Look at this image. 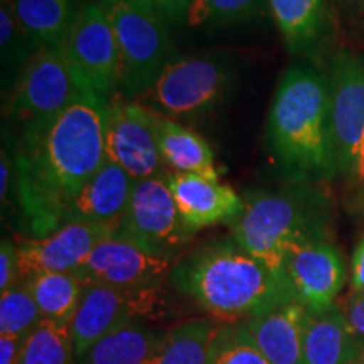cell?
I'll return each mask as SVG.
<instances>
[{"label":"cell","mask_w":364,"mask_h":364,"mask_svg":"<svg viewBox=\"0 0 364 364\" xmlns=\"http://www.w3.org/2000/svg\"><path fill=\"white\" fill-rule=\"evenodd\" d=\"M209 364H270L241 322L220 324L213 341Z\"/></svg>","instance_id":"obj_30"},{"label":"cell","mask_w":364,"mask_h":364,"mask_svg":"<svg viewBox=\"0 0 364 364\" xmlns=\"http://www.w3.org/2000/svg\"><path fill=\"white\" fill-rule=\"evenodd\" d=\"M265 140L287 182L322 184L336 181L326 73L312 65L287 68L273 95Z\"/></svg>","instance_id":"obj_3"},{"label":"cell","mask_w":364,"mask_h":364,"mask_svg":"<svg viewBox=\"0 0 364 364\" xmlns=\"http://www.w3.org/2000/svg\"><path fill=\"white\" fill-rule=\"evenodd\" d=\"M218 327L211 317H191L164 331L142 364H209Z\"/></svg>","instance_id":"obj_22"},{"label":"cell","mask_w":364,"mask_h":364,"mask_svg":"<svg viewBox=\"0 0 364 364\" xmlns=\"http://www.w3.org/2000/svg\"><path fill=\"white\" fill-rule=\"evenodd\" d=\"M326 78L331 156L336 179L344 182L364 139V53L339 49L332 54Z\"/></svg>","instance_id":"obj_9"},{"label":"cell","mask_w":364,"mask_h":364,"mask_svg":"<svg viewBox=\"0 0 364 364\" xmlns=\"http://www.w3.org/2000/svg\"><path fill=\"white\" fill-rule=\"evenodd\" d=\"M304 364H364V346L343 309L309 312L304 329Z\"/></svg>","instance_id":"obj_20"},{"label":"cell","mask_w":364,"mask_h":364,"mask_svg":"<svg viewBox=\"0 0 364 364\" xmlns=\"http://www.w3.org/2000/svg\"><path fill=\"white\" fill-rule=\"evenodd\" d=\"M108 102L85 93L56 117L21 129L12 149L16 203L31 238L65 225L80 191L107 162Z\"/></svg>","instance_id":"obj_1"},{"label":"cell","mask_w":364,"mask_h":364,"mask_svg":"<svg viewBox=\"0 0 364 364\" xmlns=\"http://www.w3.org/2000/svg\"><path fill=\"white\" fill-rule=\"evenodd\" d=\"M59 49L86 91L107 102L118 93V44L108 14L100 4L86 2L80 6Z\"/></svg>","instance_id":"obj_11"},{"label":"cell","mask_w":364,"mask_h":364,"mask_svg":"<svg viewBox=\"0 0 364 364\" xmlns=\"http://www.w3.org/2000/svg\"><path fill=\"white\" fill-rule=\"evenodd\" d=\"M267 7L294 56H321L334 27L329 0H267Z\"/></svg>","instance_id":"obj_17"},{"label":"cell","mask_w":364,"mask_h":364,"mask_svg":"<svg viewBox=\"0 0 364 364\" xmlns=\"http://www.w3.org/2000/svg\"><path fill=\"white\" fill-rule=\"evenodd\" d=\"M17 364H76L70 322L43 318L24 338Z\"/></svg>","instance_id":"obj_26"},{"label":"cell","mask_w":364,"mask_h":364,"mask_svg":"<svg viewBox=\"0 0 364 364\" xmlns=\"http://www.w3.org/2000/svg\"><path fill=\"white\" fill-rule=\"evenodd\" d=\"M105 145L108 161L135 182L166 174L157 144V113L120 93L108 102Z\"/></svg>","instance_id":"obj_12"},{"label":"cell","mask_w":364,"mask_h":364,"mask_svg":"<svg viewBox=\"0 0 364 364\" xmlns=\"http://www.w3.org/2000/svg\"><path fill=\"white\" fill-rule=\"evenodd\" d=\"M164 285L166 284L135 289L86 285L70 322L76 356L127 322H156L171 317L172 302Z\"/></svg>","instance_id":"obj_8"},{"label":"cell","mask_w":364,"mask_h":364,"mask_svg":"<svg viewBox=\"0 0 364 364\" xmlns=\"http://www.w3.org/2000/svg\"><path fill=\"white\" fill-rule=\"evenodd\" d=\"M134 184L135 181L120 166L107 159L71 203L65 225L70 221H81L118 230Z\"/></svg>","instance_id":"obj_19"},{"label":"cell","mask_w":364,"mask_h":364,"mask_svg":"<svg viewBox=\"0 0 364 364\" xmlns=\"http://www.w3.org/2000/svg\"><path fill=\"white\" fill-rule=\"evenodd\" d=\"M157 14H161L167 24H182L186 22L191 0H142Z\"/></svg>","instance_id":"obj_34"},{"label":"cell","mask_w":364,"mask_h":364,"mask_svg":"<svg viewBox=\"0 0 364 364\" xmlns=\"http://www.w3.org/2000/svg\"><path fill=\"white\" fill-rule=\"evenodd\" d=\"M102 7L108 14L118 44V93L135 102L177 58L167 21L142 0H108Z\"/></svg>","instance_id":"obj_6"},{"label":"cell","mask_w":364,"mask_h":364,"mask_svg":"<svg viewBox=\"0 0 364 364\" xmlns=\"http://www.w3.org/2000/svg\"><path fill=\"white\" fill-rule=\"evenodd\" d=\"M284 270L295 297L309 312H324L334 307L348 279L343 255L331 240L294 247L287 253Z\"/></svg>","instance_id":"obj_14"},{"label":"cell","mask_w":364,"mask_h":364,"mask_svg":"<svg viewBox=\"0 0 364 364\" xmlns=\"http://www.w3.org/2000/svg\"><path fill=\"white\" fill-rule=\"evenodd\" d=\"M309 311L292 300L241 324L270 364H304V329Z\"/></svg>","instance_id":"obj_18"},{"label":"cell","mask_w":364,"mask_h":364,"mask_svg":"<svg viewBox=\"0 0 364 364\" xmlns=\"http://www.w3.org/2000/svg\"><path fill=\"white\" fill-rule=\"evenodd\" d=\"M19 282V257L17 243L11 238H2L0 243V292H6Z\"/></svg>","instance_id":"obj_33"},{"label":"cell","mask_w":364,"mask_h":364,"mask_svg":"<svg viewBox=\"0 0 364 364\" xmlns=\"http://www.w3.org/2000/svg\"><path fill=\"white\" fill-rule=\"evenodd\" d=\"M36 48L17 24L9 6H0V56H2V88L9 93L12 85Z\"/></svg>","instance_id":"obj_28"},{"label":"cell","mask_w":364,"mask_h":364,"mask_svg":"<svg viewBox=\"0 0 364 364\" xmlns=\"http://www.w3.org/2000/svg\"><path fill=\"white\" fill-rule=\"evenodd\" d=\"M90 2H95V4H100V6H103V4L108 2V0H90Z\"/></svg>","instance_id":"obj_39"},{"label":"cell","mask_w":364,"mask_h":364,"mask_svg":"<svg viewBox=\"0 0 364 364\" xmlns=\"http://www.w3.org/2000/svg\"><path fill=\"white\" fill-rule=\"evenodd\" d=\"M343 312L349 327L364 346V292L351 294V297L344 302Z\"/></svg>","instance_id":"obj_35"},{"label":"cell","mask_w":364,"mask_h":364,"mask_svg":"<svg viewBox=\"0 0 364 364\" xmlns=\"http://www.w3.org/2000/svg\"><path fill=\"white\" fill-rule=\"evenodd\" d=\"M334 24L354 43L364 44V0H329Z\"/></svg>","instance_id":"obj_31"},{"label":"cell","mask_w":364,"mask_h":364,"mask_svg":"<svg viewBox=\"0 0 364 364\" xmlns=\"http://www.w3.org/2000/svg\"><path fill=\"white\" fill-rule=\"evenodd\" d=\"M174 263L169 258L145 252L115 233L95 247L76 273L85 285L135 289L169 282Z\"/></svg>","instance_id":"obj_13"},{"label":"cell","mask_w":364,"mask_h":364,"mask_svg":"<svg viewBox=\"0 0 364 364\" xmlns=\"http://www.w3.org/2000/svg\"><path fill=\"white\" fill-rule=\"evenodd\" d=\"M243 201V211L230 225L231 238L272 272L285 275V257L297 245L331 240L334 209L321 184L287 182L245 193Z\"/></svg>","instance_id":"obj_4"},{"label":"cell","mask_w":364,"mask_h":364,"mask_svg":"<svg viewBox=\"0 0 364 364\" xmlns=\"http://www.w3.org/2000/svg\"><path fill=\"white\" fill-rule=\"evenodd\" d=\"M164 331L150 322H127L76 356V364H142L161 341Z\"/></svg>","instance_id":"obj_23"},{"label":"cell","mask_w":364,"mask_h":364,"mask_svg":"<svg viewBox=\"0 0 364 364\" xmlns=\"http://www.w3.org/2000/svg\"><path fill=\"white\" fill-rule=\"evenodd\" d=\"M24 339L16 336H0V364H17Z\"/></svg>","instance_id":"obj_37"},{"label":"cell","mask_w":364,"mask_h":364,"mask_svg":"<svg viewBox=\"0 0 364 364\" xmlns=\"http://www.w3.org/2000/svg\"><path fill=\"white\" fill-rule=\"evenodd\" d=\"M112 226L70 221L43 238H26L17 243L19 282L49 272H76L95 247L115 235Z\"/></svg>","instance_id":"obj_15"},{"label":"cell","mask_w":364,"mask_h":364,"mask_svg":"<svg viewBox=\"0 0 364 364\" xmlns=\"http://www.w3.org/2000/svg\"><path fill=\"white\" fill-rule=\"evenodd\" d=\"M267 0H191L186 24L194 29H228L260 17Z\"/></svg>","instance_id":"obj_27"},{"label":"cell","mask_w":364,"mask_h":364,"mask_svg":"<svg viewBox=\"0 0 364 364\" xmlns=\"http://www.w3.org/2000/svg\"><path fill=\"white\" fill-rule=\"evenodd\" d=\"M9 7L36 49L59 48L80 11L76 0H12Z\"/></svg>","instance_id":"obj_24"},{"label":"cell","mask_w":364,"mask_h":364,"mask_svg":"<svg viewBox=\"0 0 364 364\" xmlns=\"http://www.w3.org/2000/svg\"><path fill=\"white\" fill-rule=\"evenodd\" d=\"M12 0H0V6H11Z\"/></svg>","instance_id":"obj_38"},{"label":"cell","mask_w":364,"mask_h":364,"mask_svg":"<svg viewBox=\"0 0 364 364\" xmlns=\"http://www.w3.org/2000/svg\"><path fill=\"white\" fill-rule=\"evenodd\" d=\"M41 321L43 316L26 284L0 292V336L24 339Z\"/></svg>","instance_id":"obj_29"},{"label":"cell","mask_w":364,"mask_h":364,"mask_svg":"<svg viewBox=\"0 0 364 364\" xmlns=\"http://www.w3.org/2000/svg\"><path fill=\"white\" fill-rule=\"evenodd\" d=\"M235 81L236 61L231 54L213 51L177 56L135 102L172 120H196L215 112Z\"/></svg>","instance_id":"obj_5"},{"label":"cell","mask_w":364,"mask_h":364,"mask_svg":"<svg viewBox=\"0 0 364 364\" xmlns=\"http://www.w3.org/2000/svg\"><path fill=\"white\" fill-rule=\"evenodd\" d=\"M31 290L43 318L71 322L86 289L76 272H49L22 282Z\"/></svg>","instance_id":"obj_25"},{"label":"cell","mask_w":364,"mask_h":364,"mask_svg":"<svg viewBox=\"0 0 364 364\" xmlns=\"http://www.w3.org/2000/svg\"><path fill=\"white\" fill-rule=\"evenodd\" d=\"M157 144L169 174H196L220 181L215 152L198 132L157 113Z\"/></svg>","instance_id":"obj_21"},{"label":"cell","mask_w":364,"mask_h":364,"mask_svg":"<svg viewBox=\"0 0 364 364\" xmlns=\"http://www.w3.org/2000/svg\"><path fill=\"white\" fill-rule=\"evenodd\" d=\"M351 290L353 294L364 292V233L359 238L351 262Z\"/></svg>","instance_id":"obj_36"},{"label":"cell","mask_w":364,"mask_h":364,"mask_svg":"<svg viewBox=\"0 0 364 364\" xmlns=\"http://www.w3.org/2000/svg\"><path fill=\"white\" fill-rule=\"evenodd\" d=\"M179 215L193 233L215 225H231L245 208L243 196L228 184L196 174H169Z\"/></svg>","instance_id":"obj_16"},{"label":"cell","mask_w":364,"mask_h":364,"mask_svg":"<svg viewBox=\"0 0 364 364\" xmlns=\"http://www.w3.org/2000/svg\"><path fill=\"white\" fill-rule=\"evenodd\" d=\"M85 93L61 49L41 46L7 93L4 117L24 129L56 117Z\"/></svg>","instance_id":"obj_7"},{"label":"cell","mask_w":364,"mask_h":364,"mask_svg":"<svg viewBox=\"0 0 364 364\" xmlns=\"http://www.w3.org/2000/svg\"><path fill=\"white\" fill-rule=\"evenodd\" d=\"M171 285L208 317L236 324L297 300L289 277L275 273L231 238L209 241L172 267Z\"/></svg>","instance_id":"obj_2"},{"label":"cell","mask_w":364,"mask_h":364,"mask_svg":"<svg viewBox=\"0 0 364 364\" xmlns=\"http://www.w3.org/2000/svg\"><path fill=\"white\" fill-rule=\"evenodd\" d=\"M117 235L145 252L177 262L196 233L182 221L164 174L135 182Z\"/></svg>","instance_id":"obj_10"},{"label":"cell","mask_w":364,"mask_h":364,"mask_svg":"<svg viewBox=\"0 0 364 364\" xmlns=\"http://www.w3.org/2000/svg\"><path fill=\"white\" fill-rule=\"evenodd\" d=\"M344 203L354 215L364 216V139L351 174L344 181Z\"/></svg>","instance_id":"obj_32"}]
</instances>
